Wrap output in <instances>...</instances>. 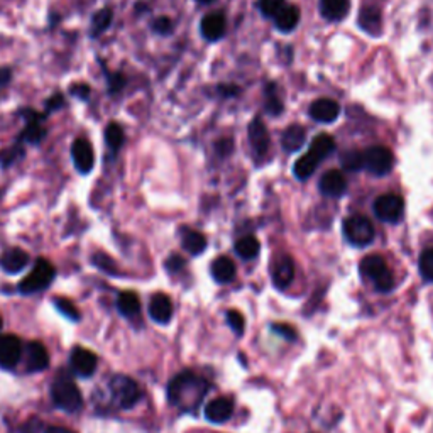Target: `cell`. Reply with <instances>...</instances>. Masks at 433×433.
<instances>
[{"mask_svg": "<svg viewBox=\"0 0 433 433\" xmlns=\"http://www.w3.org/2000/svg\"><path fill=\"white\" fill-rule=\"evenodd\" d=\"M208 381L193 370H183L176 374L168 385V401L183 413H193L198 410L208 392Z\"/></svg>", "mask_w": 433, "mask_h": 433, "instance_id": "1", "label": "cell"}, {"mask_svg": "<svg viewBox=\"0 0 433 433\" xmlns=\"http://www.w3.org/2000/svg\"><path fill=\"white\" fill-rule=\"evenodd\" d=\"M49 395L55 408L65 413H78L83 408V398L80 392L77 383L66 369L58 370L49 386Z\"/></svg>", "mask_w": 433, "mask_h": 433, "instance_id": "2", "label": "cell"}, {"mask_svg": "<svg viewBox=\"0 0 433 433\" xmlns=\"http://www.w3.org/2000/svg\"><path fill=\"white\" fill-rule=\"evenodd\" d=\"M107 398L117 410H131L142 400L141 386L126 374H114L107 379Z\"/></svg>", "mask_w": 433, "mask_h": 433, "instance_id": "3", "label": "cell"}, {"mask_svg": "<svg viewBox=\"0 0 433 433\" xmlns=\"http://www.w3.org/2000/svg\"><path fill=\"white\" fill-rule=\"evenodd\" d=\"M336 149V141L328 134H320L310 142L306 154L294 163V175L298 180H306L315 173V169L324 159H327Z\"/></svg>", "mask_w": 433, "mask_h": 433, "instance_id": "4", "label": "cell"}, {"mask_svg": "<svg viewBox=\"0 0 433 433\" xmlns=\"http://www.w3.org/2000/svg\"><path fill=\"white\" fill-rule=\"evenodd\" d=\"M55 278H56L55 266H53L48 259L39 257L38 261L34 262L31 273L19 283L17 292H19L22 296L38 294L51 287V283L55 281Z\"/></svg>", "mask_w": 433, "mask_h": 433, "instance_id": "5", "label": "cell"}, {"mask_svg": "<svg viewBox=\"0 0 433 433\" xmlns=\"http://www.w3.org/2000/svg\"><path fill=\"white\" fill-rule=\"evenodd\" d=\"M360 274L374 284V288L381 293H387L395 288V276L387 267L386 261L378 254L368 256L360 262Z\"/></svg>", "mask_w": 433, "mask_h": 433, "instance_id": "6", "label": "cell"}, {"mask_svg": "<svg viewBox=\"0 0 433 433\" xmlns=\"http://www.w3.org/2000/svg\"><path fill=\"white\" fill-rule=\"evenodd\" d=\"M373 222L364 215H352L343 220V235H346L347 242L356 245V247H365L374 240Z\"/></svg>", "mask_w": 433, "mask_h": 433, "instance_id": "7", "label": "cell"}, {"mask_svg": "<svg viewBox=\"0 0 433 433\" xmlns=\"http://www.w3.org/2000/svg\"><path fill=\"white\" fill-rule=\"evenodd\" d=\"M22 117L26 119V126L22 129L19 139L17 142L19 144H29V146H38L46 139L48 136V129L44 120H46V114H39L33 109H26L22 110Z\"/></svg>", "mask_w": 433, "mask_h": 433, "instance_id": "8", "label": "cell"}, {"mask_svg": "<svg viewBox=\"0 0 433 433\" xmlns=\"http://www.w3.org/2000/svg\"><path fill=\"white\" fill-rule=\"evenodd\" d=\"M364 169H368L374 176H386L390 175L392 166H395V156L391 149L385 146H373L363 153Z\"/></svg>", "mask_w": 433, "mask_h": 433, "instance_id": "9", "label": "cell"}, {"mask_svg": "<svg viewBox=\"0 0 433 433\" xmlns=\"http://www.w3.org/2000/svg\"><path fill=\"white\" fill-rule=\"evenodd\" d=\"M373 208L379 220L386 222V224H396V222H400L401 217H403L405 202L400 195L386 193L378 196Z\"/></svg>", "mask_w": 433, "mask_h": 433, "instance_id": "10", "label": "cell"}, {"mask_svg": "<svg viewBox=\"0 0 433 433\" xmlns=\"http://www.w3.org/2000/svg\"><path fill=\"white\" fill-rule=\"evenodd\" d=\"M22 346L21 338L12 333H0V369L14 370L22 360Z\"/></svg>", "mask_w": 433, "mask_h": 433, "instance_id": "11", "label": "cell"}, {"mask_svg": "<svg viewBox=\"0 0 433 433\" xmlns=\"http://www.w3.org/2000/svg\"><path fill=\"white\" fill-rule=\"evenodd\" d=\"M98 359L95 352L85 347H73L70 352V369L75 376L88 379L95 374Z\"/></svg>", "mask_w": 433, "mask_h": 433, "instance_id": "12", "label": "cell"}, {"mask_svg": "<svg viewBox=\"0 0 433 433\" xmlns=\"http://www.w3.org/2000/svg\"><path fill=\"white\" fill-rule=\"evenodd\" d=\"M71 161H73L75 168L80 175H88L92 173L93 166H95V153H93V147L88 139L85 137H78L71 144Z\"/></svg>", "mask_w": 433, "mask_h": 433, "instance_id": "13", "label": "cell"}, {"mask_svg": "<svg viewBox=\"0 0 433 433\" xmlns=\"http://www.w3.org/2000/svg\"><path fill=\"white\" fill-rule=\"evenodd\" d=\"M22 359H24L26 373L36 374L46 370L49 365V354L46 347L41 342H28L24 346V352H22Z\"/></svg>", "mask_w": 433, "mask_h": 433, "instance_id": "14", "label": "cell"}, {"mask_svg": "<svg viewBox=\"0 0 433 433\" xmlns=\"http://www.w3.org/2000/svg\"><path fill=\"white\" fill-rule=\"evenodd\" d=\"M29 254L21 247L7 249V251H4L2 256H0V267H2L4 273L7 274L22 273V271L29 266Z\"/></svg>", "mask_w": 433, "mask_h": 433, "instance_id": "15", "label": "cell"}, {"mask_svg": "<svg viewBox=\"0 0 433 433\" xmlns=\"http://www.w3.org/2000/svg\"><path fill=\"white\" fill-rule=\"evenodd\" d=\"M149 316L156 324L166 325L173 319V301L168 294L156 293L149 300V306H147Z\"/></svg>", "mask_w": 433, "mask_h": 433, "instance_id": "16", "label": "cell"}, {"mask_svg": "<svg viewBox=\"0 0 433 433\" xmlns=\"http://www.w3.org/2000/svg\"><path fill=\"white\" fill-rule=\"evenodd\" d=\"M249 141H251L252 153L257 159H262L269 151V134L261 120L256 119L249 124Z\"/></svg>", "mask_w": 433, "mask_h": 433, "instance_id": "17", "label": "cell"}, {"mask_svg": "<svg viewBox=\"0 0 433 433\" xmlns=\"http://www.w3.org/2000/svg\"><path fill=\"white\" fill-rule=\"evenodd\" d=\"M271 278H273V284L276 288L287 289L294 278L293 259L289 256H281L276 259L273 269H271Z\"/></svg>", "mask_w": 433, "mask_h": 433, "instance_id": "18", "label": "cell"}, {"mask_svg": "<svg viewBox=\"0 0 433 433\" xmlns=\"http://www.w3.org/2000/svg\"><path fill=\"white\" fill-rule=\"evenodd\" d=\"M234 415V401L225 396L212 400L205 406V418L212 423H224Z\"/></svg>", "mask_w": 433, "mask_h": 433, "instance_id": "19", "label": "cell"}, {"mask_svg": "<svg viewBox=\"0 0 433 433\" xmlns=\"http://www.w3.org/2000/svg\"><path fill=\"white\" fill-rule=\"evenodd\" d=\"M338 114H341V107L336 100H330V98H320L310 107V117L320 124L333 122V120H337Z\"/></svg>", "mask_w": 433, "mask_h": 433, "instance_id": "20", "label": "cell"}, {"mask_svg": "<svg viewBox=\"0 0 433 433\" xmlns=\"http://www.w3.org/2000/svg\"><path fill=\"white\" fill-rule=\"evenodd\" d=\"M320 191L330 198H338L347 191L346 176L341 171H328L321 176Z\"/></svg>", "mask_w": 433, "mask_h": 433, "instance_id": "21", "label": "cell"}, {"mask_svg": "<svg viewBox=\"0 0 433 433\" xmlns=\"http://www.w3.org/2000/svg\"><path fill=\"white\" fill-rule=\"evenodd\" d=\"M200 31L207 41H218L225 33V17L220 12H213V14H207L202 19L200 24Z\"/></svg>", "mask_w": 433, "mask_h": 433, "instance_id": "22", "label": "cell"}, {"mask_svg": "<svg viewBox=\"0 0 433 433\" xmlns=\"http://www.w3.org/2000/svg\"><path fill=\"white\" fill-rule=\"evenodd\" d=\"M115 306H117V311L120 314V316H124L126 320L134 321L141 316V300L134 292L119 293Z\"/></svg>", "mask_w": 433, "mask_h": 433, "instance_id": "23", "label": "cell"}, {"mask_svg": "<svg viewBox=\"0 0 433 433\" xmlns=\"http://www.w3.org/2000/svg\"><path fill=\"white\" fill-rule=\"evenodd\" d=\"M349 0H320V12L327 21H342L349 14Z\"/></svg>", "mask_w": 433, "mask_h": 433, "instance_id": "24", "label": "cell"}, {"mask_svg": "<svg viewBox=\"0 0 433 433\" xmlns=\"http://www.w3.org/2000/svg\"><path fill=\"white\" fill-rule=\"evenodd\" d=\"M359 26L360 29H364L365 33L378 36L381 33L383 22H381V12L379 9L373 6H365L359 14Z\"/></svg>", "mask_w": 433, "mask_h": 433, "instance_id": "25", "label": "cell"}, {"mask_svg": "<svg viewBox=\"0 0 433 433\" xmlns=\"http://www.w3.org/2000/svg\"><path fill=\"white\" fill-rule=\"evenodd\" d=\"M306 139V131L298 124L294 126H289L287 131L283 132V137H281V146H283L284 151L288 153H294V151L301 149L303 144H305Z\"/></svg>", "mask_w": 433, "mask_h": 433, "instance_id": "26", "label": "cell"}, {"mask_svg": "<svg viewBox=\"0 0 433 433\" xmlns=\"http://www.w3.org/2000/svg\"><path fill=\"white\" fill-rule=\"evenodd\" d=\"M300 22V11L296 6H284L274 17V24L281 33H292Z\"/></svg>", "mask_w": 433, "mask_h": 433, "instance_id": "27", "label": "cell"}, {"mask_svg": "<svg viewBox=\"0 0 433 433\" xmlns=\"http://www.w3.org/2000/svg\"><path fill=\"white\" fill-rule=\"evenodd\" d=\"M212 276L217 283H230L235 278V264L230 257L220 256L212 262Z\"/></svg>", "mask_w": 433, "mask_h": 433, "instance_id": "28", "label": "cell"}, {"mask_svg": "<svg viewBox=\"0 0 433 433\" xmlns=\"http://www.w3.org/2000/svg\"><path fill=\"white\" fill-rule=\"evenodd\" d=\"M104 139H105L107 147H109L110 154L117 156L119 151L122 149L124 141H126V132H124V127L117 122L107 124L105 132H104Z\"/></svg>", "mask_w": 433, "mask_h": 433, "instance_id": "29", "label": "cell"}, {"mask_svg": "<svg viewBox=\"0 0 433 433\" xmlns=\"http://www.w3.org/2000/svg\"><path fill=\"white\" fill-rule=\"evenodd\" d=\"M112 21H114L112 7H104L98 12H95V14L92 16V22H90L92 38H98V36L104 34L105 31L112 26Z\"/></svg>", "mask_w": 433, "mask_h": 433, "instance_id": "30", "label": "cell"}, {"mask_svg": "<svg viewBox=\"0 0 433 433\" xmlns=\"http://www.w3.org/2000/svg\"><path fill=\"white\" fill-rule=\"evenodd\" d=\"M181 245L191 256H198V254H202L205 249H207V239H205V235L200 234V232L186 229L183 232Z\"/></svg>", "mask_w": 433, "mask_h": 433, "instance_id": "31", "label": "cell"}, {"mask_svg": "<svg viewBox=\"0 0 433 433\" xmlns=\"http://www.w3.org/2000/svg\"><path fill=\"white\" fill-rule=\"evenodd\" d=\"M259 251H261V244H259V240L252 237V235H245V237L239 239L237 242H235V252L242 259H254L259 254Z\"/></svg>", "mask_w": 433, "mask_h": 433, "instance_id": "32", "label": "cell"}, {"mask_svg": "<svg viewBox=\"0 0 433 433\" xmlns=\"http://www.w3.org/2000/svg\"><path fill=\"white\" fill-rule=\"evenodd\" d=\"M341 166L346 169V171H352V173L364 169L363 153L357 149L346 151V153L341 156Z\"/></svg>", "mask_w": 433, "mask_h": 433, "instance_id": "33", "label": "cell"}, {"mask_svg": "<svg viewBox=\"0 0 433 433\" xmlns=\"http://www.w3.org/2000/svg\"><path fill=\"white\" fill-rule=\"evenodd\" d=\"M90 261H92V264L97 267V269L102 271V273H105L109 276L117 274V264H115V261L109 256V254L95 252V254H92Z\"/></svg>", "mask_w": 433, "mask_h": 433, "instance_id": "34", "label": "cell"}, {"mask_svg": "<svg viewBox=\"0 0 433 433\" xmlns=\"http://www.w3.org/2000/svg\"><path fill=\"white\" fill-rule=\"evenodd\" d=\"M53 305H55L56 310L70 321H75V324H77V321H80V319H82L78 308L73 305V301L66 300V298H55V300H53Z\"/></svg>", "mask_w": 433, "mask_h": 433, "instance_id": "35", "label": "cell"}, {"mask_svg": "<svg viewBox=\"0 0 433 433\" xmlns=\"http://www.w3.org/2000/svg\"><path fill=\"white\" fill-rule=\"evenodd\" d=\"M418 267H419V274L423 276V279L433 283V247L422 252L418 261Z\"/></svg>", "mask_w": 433, "mask_h": 433, "instance_id": "36", "label": "cell"}, {"mask_svg": "<svg viewBox=\"0 0 433 433\" xmlns=\"http://www.w3.org/2000/svg\"><path fill=\"white\" fill-rule=\"evenodd\" d=\"M22 154H24L22 144H19V142H16V144H12L11 147H7V149L0 151V164H2L4 168H9V166H11V164H14L17 159L22 158Z\"/></svg>", "mask_w": 433, "mask_h": 433, "instance_id": "37", "label": "cell"}, {"mask_svg": "<svg viewBox=\"0 0 433 433\" xmlns=\"http://www.w3.org/2000/svg\"><path fill=\"white\" fill-rule=\"evenodd\" d=\"M284 7V0H259V11L266 17H276Z\"/></svg>", "mask_w": 433, "mask_h": 433, "instance_id": "38", "label": "cell"}, {"mask_svg": "<svg viewBox=\"0 0 433 433\" xmlns=\"http://www.w3.org/2000/svg\"><path fill=\"white\" fill-rule=\"evenodd\" d=\"M266 110L273 115L279 114L281 110H283V104H281L278 95H276V88L273 87V85L267 87V92H266Z\"/></svg>", "mask_w": 433, "mask_h": 433, "instance_id": "39", "label": "cell"}, {"mask_svg": "<svg viewBox=\"0 0 433 433\" xmlns=\"http://www.w3.org/2000/svg\"><path fill=\"white\" fill-rule=\"evenodd\" d=\"M227 324H229L230 328L234 330L235 336H242L245 328V320L240 311L229 310V314H227Z\"/></svg>", "mask_w": 433, "mask_h": 433, "instance_id": "40", "label": "cell"}, {"mask_svg": "<svg viewBox=\"0 0 433 433\" xmlns=\"http://www.w3.org/2000/svg\"><path fill=\"white\" fill-rule=\"evenodd\" d=\"M107 83H109L110 95H117L126 87V77L122 73H107Z\"/></svg>", "mask_w": 433, "mask_h": 433, "instance_id": "41", "label": "cell"}, {"mask_svg": "<svg viewBox=\"0 0 433 433\" xmlns=\"http://www.w3.org/2000/svg\"><path fill=\"white\" fill-rule=\"evenodd\" d=\"M44 430H46V427H44L43 419L31 418L24 425H21L19 433H44Z\"/></svg>", "mask_w": 433, "mask_h": 433, "instance_id": "42", "label": "cell"}, {"mask_svg": "<svg viewBox=\"0 0 433 433\" xmlns=\"http://www.w3.org/2000/svg\"><path fill=\"white\" fill-rule=\"evenodd\" d=\"M70 93L75 98H78V100L87 102L88 98H90L92 88L88 87L87 83H75V85H71V87H70Z\"/></svg>", "mask_w": 433, "mask_h": 433, "instance_id": "43", "label": "cell"}, {"mask_svg": "<svg viewBox=\"0 0 433 433\" xmlns=\"http://www.w3.org/2000/svg\"><path fill=\"white\" fill-rule=\"evenodd\" d=\"M185 259H183L181 256H178V254H173V256H169L166 259V262H164V267L168 269V273H180V271L185 267Z\"/></svg>", "mask_w": 433, "mask_h": 433, "instance_id": "44", "label": "cell"}, {"mask_svg": "<svg viewBox=\"0 0 433 433\" xmlns=\"http://www.w3.org/2000/svg\"><path fill=\"white\" fill-rule=\"evenodd\" d=\"M65 97H63V93H55V95H51L46 100V112L44 114H49V112H56V110H60V109H63L65 107Z\"/></svg>", "mask_w": 433, "mask_h": 433, "instance_id": "45", "label": "cell"}, {"mask_svg": "<svg viewBox=\"0 0 433 433\" xmlns=\"http://www.w3.org/2000/svg\"><path fill=\"white\" fill-rule=\"evenodd\" d=\"M153 31L158 34H169L173 31V22L169 17H158L153 22Z\"/></svg>", "mask_w": 433, "mask_h": 433, "instance_id": "46", "label": "cell"}, {"mask_svg": "<svg viewBox=\"0 0 433 433\" xmlns=\"http://www.w3.org/2000/svg\"><path fill=\"white\" fill-rule=\"evenodd\" d=\"M273 330L276 333H279V336H283L287 341H294V338H296V332H294V328L292 327V325L274 324Z\"/></svg>", "mask_w": 433, "mask_h": 433, "instance_id": "47", "label": "cell"}, {"mask_svg": "<svg viewBox=\"0 0 433 433\" xmlns=\"http://www.w3.org/2000/svg\"><path fill=\"white\" fill-rule=\"evenodd\" d=\"M11 80H12L11 68H0V87H6Z\"/></svg>", "mask_w": 433, "mask_h": 433, "instance_id": "48", "label": "cell"}, {"mask_svg": "<svg viewBox=\"0 0 433 433\" xmlns=\"http://www.w3.org/2000/svg\"><path fill=\"white\" fill-rule=\"evenodd\" d=\"M44 433H75V432L66 427H48L46 430H44Z\"/></svg>", "mask_w": 433, "mask_h": 433, "instance_id": "49", "label": "cell"}, {"mask_svg": "<svg viewBox=\"0 0 433 433\" xmlns=\"http://www.w3.org/2000/svg\"><path fill=\"white\" fill-rule=\"evenodd\" d=\"M196 2H200V4H210V2H213V0H196Z\"/></svg>", "mask_w": 433, "mask_h": 433, "instance_id": "50", "label": "cell"}, {"mask_svg": "<svg viewBox=\"0 0 433 433\" xmlns=\"http://www.w3.org/2000/svg\"><path fill=\"white\" fill-rule=\"evenodd\" d=\"M2 325H4V320H2V316H0V330H2Z\"/></svg>", "mask_w": 433, "mask_h": 433, "instance_id": "51", "label": "cell"}]
</instances>
